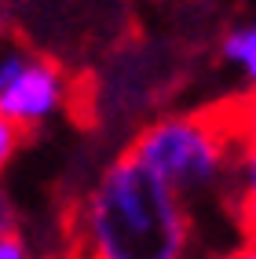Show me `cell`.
<instances>
[{
  "mask_svg": "<svg viewBox=\"0 0 256 259\" xmlns=\"http://www.w3.org/2000/svg\"><path fill=\"white\" fill-rule=\"evenodd\" d=\"M198 245L191 208L132 153L102 171L84 201L88 259H198Z\"/></svg>",
  "mask_w": 256,
  "mask_h": 259,
  "instance_id": "cell-1",
  "label": "cell"
},
{
  "mask_svg": "<svg viewBox=\"0 0 256 259\" xmlns=\"http://www.w3.org/2000/svg\"><path fill=\"white\" fill-rule=\"evenodd\" d=\"M19 139H22L19 124H15L11 117L0 113V168H4V164L15 157V150H19Z\"/></svg>",
  "mask_w": 256,
  "mask_h": 259,
  "instance_id": "cell-6",
  "label": "cell"
},
{
  "mask_svg": "<svg viewBox=\"0 0 256 259\" xmlns=\"http://www.w3.org/2000/svg\"><path fill=\"white\" fill-rule=\"evenodd\" d=\"M62 102V73L44 59L4 55L0 59V113L15 124H37Z\"/></svg>",
  "mask_w": 256,
  "mask_h": 259,
  "instance_id": "cell-3",
  "label": "cell"
},
{
  "mask_svg": "<svg viewBox=\"0 0 256 259\" xmlns=\"http://www.w3.org/2000/svg\"><path fill=\"white\" fill-rule=\"evenodd\" d=\"M15 234V208H11V197L4 194V186H0V237Z\"/></svg>",
  "mask_w": 256,
  "mask_h": 259,
  "instance_id": "cell-8",
  "label": "cell"
},
{
  "mask_svg": "<svg viewBox=\"0 0 256 259\" xmlns=\"http://www.w3.org/2000/svg\"><path fill=\"white\" fill-rule=\"evenodd\" d=\"M224 259H256V241H245V245H238V248L227 252Z\"/></svg>",
  "mask_w": 256,
  "mask_h": 259,
  "instance_id": "cell-10",
  "label": "cell"
},
{
  "mask_svg": "<svg viewBox=\"0 0 256 259\" xmlns=\"http://www.w3.org/2000/svg\"><path fill=\"white\" fill-rule=\"evenodd\" d=\"M234 219L245 241H256V135H245L234 168Z\"/></svg>",
  "mask_w": 256,
  "mask_h": 259,
  "instance_id": "cell-4",
  "label": "cell"
},
{
  "mask_svg": "<svg viewBox=\"0 0 256 259\" xmlns=\"http://www.w3.org/2000/svg\"><path fill=\"white\" fill-rule=\"evenodd\" d=\"M231 106L238 113V124H242L245 135H256V88L245 92L242 99H231Z\"/></svg>",
  "mask_w": 256,
  "mask_h": 259,
  "instance_id": "cell-7",
  "label": "cell"
},
{
  "mask_svg": "<svg viewBox=\"0 0 256 259\" xmlns=\"http://www.w3.org/2000/svg\"><path fill=\"white\" fill-rule=\"evenodd\" d=\"M245 132L238 124V113L231 102L198 110V113H176L161 117L135 135L128 153L143 161L165 186H172L179 201L191 208L194 223L198 212L212 208L224 212L234 227V168ZM242 234V230H238Z\"/></svg>",
  "mask_w": 256,
  "mask_h": 259,
  "instance_id": "cell-2",
  "label": "cell"
},
{
  "mask_svg": "<svg viewBox=\"0 0 256 259\" xmlns=\"http://www.w3.org/2000/svg\"><path fill=\"white\" fill-rule=\"evenodd\" d=\"M0 259H26V245L15 234L0 237Z\"/></svg>",
  "mask_w": 256,
  "mask_h": 259,
  "instance_id": "cell-9",
  "label": "cell"
},
{
  "mask_svg": "<svg viewBox=\"0 0 256 259\" xmlns=\"http://www.w3.org/2000/svg\"><path fill=\"white\" fill-rule=\"evenodd\" d=\"M220 59L227 66H234V70L256 88V19L224 33V40H220Z\"/></svg>",
  "mask_w": 256,
  "mask_h": 259,
  "instance_id": "cell-5",
  "label": "cell"
}]
</instances>
